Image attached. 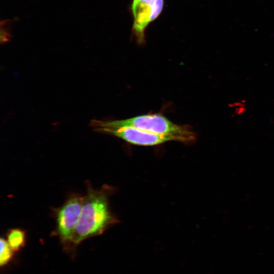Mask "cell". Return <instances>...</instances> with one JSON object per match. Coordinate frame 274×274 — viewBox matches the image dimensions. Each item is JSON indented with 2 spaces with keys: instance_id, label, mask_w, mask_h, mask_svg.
<instances>
[{
  "instance_id": "ba28073f",
  "label": "cell",
  "mask_w": 274,
  "mask_h": 274,
  "mask_svg": "<svg viewBox=\"0 0 274 274\" xmlns=\"http://www.w3.org/2000/svg\"><path fill=\"white\" fill-rule=\"evenodd\" d=\"M1 43H5L9 41L11 38V35L9 30L10 21L2 20L1 22Z\"/></svg>"
},
{
  "instance_id": "277c9868",
  "label": "cell",
  "mask_w": 274,
  "mask_h": 274,
  "mask_svg": "<svg viewBox=\"0 0 274 274\" xmlns=\"http://www.w3.org/2000/svg\"><path fill=\"white\" fill-rule=\"evenodd\" d=\"M164 0H133L131 11L133 18L132 33L138 43L145 42V30L148 25L162 13Z\"/></svg>"
},
{
  "instance_id": "6da1fadb",
  "label": "cell",
  "mask_w": 274,
  "mask_h": 274,
  "mask_svg": "<svg viewBox=\"0 0 274 274\" xmlns=\"http://www.w3.org/2000/svg\"><path fill=\"white\" fill-rule=\"evenodd\" d=\"M115 220L109 209L106 194L89 188L83 198L80 217L71 242L77 245L86 238L99 235Z\"/></svg>"
},
{
  "instance_id": "7a4b0ae2",
  "label": "cell",
  "mask_w": 274,
  "mask_h": 274,
  "mask_svg": "<svg viewBox=\"0 0 274 274\" xmlns=\"http://www.w3.org/2000/svg\"><path fill=\"white\" fill-rule=\"evenodd\" d=\"M100 121L108 126L132 127L158 134L173 135L180 142L191 143L196 139V134L190 126L176 124L159 114L144 115L113 121Z\"/></svg>"
},
{
  "instance_id": "3957f363",
  "label": "cell",
  "mask_w": 274,
  "mask_h": 274,
  "mask_svg": "<svg viewBox=\"0 0 274 274\" xmlns=\"http://www.w3.org/2000/svg\"><path fill=\"white\" fill-rule=\"evenodd\" d=\"M90 125L97 132L114 135L136 145L150 146L169 141L179 142L178 139L173 135L158 134L132 127L108 126L102 124L99 120H92Z\"/></svg>"
},
{
  "instance_id": "52a82bcc",
  "label": "cell",
  "mask_w": 274,
  "mask_h": 274,
  "mask_svg": "<svg viewBox=\"0 0 274 274\" xmlns=\"http://www.w3.org/2000/svg\"><path fill=\"white\" fill-rule=\"evenodd\" d=\"M0 242V264L1 266H4L7 264L11 260L13 255V251L10 247L8 242L4 238H1Z\"/></svg>"
},
{
  "instance_id": "8992f818",
  "label": "cell",
  "mask_w": 274,
  "mask_h": 274,
  "mask_svg": "<svg viewBox=\"0 0 274 274\" xmlns=\"http://www.w3.org/2000/svg\"><path fill=\"white\" fill-rule=\"evenodd\" d=\"M7 242L13 251L20 250L25 245V231L19 228L11 229L7 233Z\"/></svg>"
},
{
  "instance_id": "5b68a950",
  "label": "cell",
  "mask_w": 274,
  "mask_h": 274,
  "mask_svg": "<svg viewBox=\"0 0 274 274\" xmlns=\"http://www.w3.org/2000/svg\"><path fill=\"white\" fill-rule=\"evenodd\" d=\"M83 197L74 195L57 211V232L62 241L71 242L79 222Z\"/></svg>"
}]
</instances>
